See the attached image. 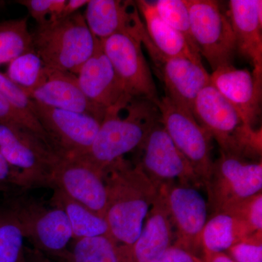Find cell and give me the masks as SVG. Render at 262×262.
Segmentation results:
<instances>
[{
  "instance_id": "obj_1",
  "label": "cell",
  "mask_w": 262,
  "mask_h": 262,
  "mask_svg": "<svg viewBox=\"0 0 262 262\" xmlns=\"http://www.w3.org/2000/svg\"><path fill=\"white\" fill-rule=\"evenodd\" d=\"M106 186L104 218L110 234L120 244L134 245L158 196L156 187L139 164L120 158L104 172Z\"/></svg>"
},
{
  "instance_id": "obj_2",
  "label": "cell",
  "mask_w": 262,
  "mask_h": 262,
  "mask_svg": "<svg viewBox=\"0 0 262 262\" xmlns=\"http://www.w3.org/2000/svg\"><path fill=\"white\" fill-rule=\"evenodd\" d=\"M160 119L156 103L144 98H133L126 107L108 108L89 152L80 157L105 172L124 155L139 149Z\"/></svg>"
},
{
  "instance_id": "obj_3",
  "label": "cell",
  "mask_w": 262,
  "mask_h": 262,
  "mask_svg": "<svg viewBox=\"0 0 262 262\" xmlns=\"http://www.w3.org/2000/svg\"><path fill=\"white\" fill-rule=\"evenodd\" d=\"M193 115L216 141L220 152L246 160H261V128H253L211 83L202 90Z\"/></svg>"
},
{
  "instance_id": "obj_4",
  "label": "cell",
  "mask_w": 262,
  "mask_h": 262,
  "mask_svg": "<svg viewBox=\"0 0 262 262\" xmlns=\"http://www.w3.org/2000/svg\"><path fill=\"white\" fill-rule=\"evenodd\" d=\"M32 38L34 51L46 67L75 75L92 56L98 42L80 13L38 26Z\"/></svg>"
},
{
  "instance_id": "obj_5",
  "label": "cell",
  "mask_w": 262,
  "mask_h": 262,
  "mask_svg": "<svg viewBox=\"0 0 262 262\" xmlns=\"http://www.w3.org/2000/svg\"><path fill=\"white\" fill-rule=\"evenodd\" d=\"M0 153L21 175L26 189H53V173L61 155L27 127L0 124Z\"/></svg>"
},
{
  "instance_id": "obj_6",
  "label": "cell",
  "mask_w": 262,
  "mask_h": 262,
  "mask_svg": "<svg viewBox=\"0 0 262 262\" xmlns=\"http://www.w3.org/2000/svg\"><path fill=\"white\" fill-rule=\"evenodd\" d=\"M211 213L223 211L261 192L262 163L221 152L213 161L205 187Z\"/></svg>"
},
{
  "instance_id": "obj_7",
  "label": "cell",
  "mask_w": 262,
  "mask_h": 262,
  "mask_svg": "<svg viewBox=\"0 0 262 262\" xmlns=\"http://www.w3.org/2000/svg\"><path fill=\"white\" fill-rule=\"evenodd\" d=\"M193 39L201 57L214 71L232 64L235 39L228 15L213 0H186Z\"/></svg>"
},
{
  "instance_id": "obj_8",
  "label": "cell",
  "mask_w": 262,
  "mask_h": 262,
  "mask_svg": "<svg viewBox=\"0 0 262 262\" xmlns=\"http://www.w3.org/2000/svg\"><path fill=\"white\" fill-rule=\"evenodd\" d=\"M21 225L24 237L34 249L58 258L68 248L72 237L68 217L60 207L47 206L30 198H20L12 203Z\"/></svg>"
},
{
  "instance_id": "obj_9",
  "label": "cell",
  "mask_w": 262,
  "mask_h": 262,
  "mask_svg": "<svg viewBox=\"0 0 262 262\" xmlns=\"http://www.w3.org/2000/svg\"><path fill=\"white\" fill-rule=\"evenodd\" d=\"M160 112V122L174 144L187 158L205 187L213 161L212 138L198 123L190 112L168 96L155 101Z\"/></svg>"
},
{
  "instance_id": "obj_10",
  "label": "cell",
  "mask_w": 262,
  "mask_h": 262,
  "mask_svg": "<svg viewBox=\"0 0 262 262\" xmlns=\"http://www.w3.org/2000/svg\"><path fill=\"white\" fill-rule=\"evenodd\" d=\"M32 112L51 145L65 156L87 154L103 121L88 114L50 107L34 101Z\"/></svg>"
},
{
  "instance_id": "obj_11",
  "label": "cell",
  "mask_w": 262,
  "mask_h": 262,
  "mask_svg": "<svg viewBox=\"0 0 262 262\" xmlns=\"http://www.w3.org/2000/svg\"><path fill=\"white\" fill-rule=\"evenodd\" d=\"M139 38L165 86L166 96L192 114L198 95L210 84V75L206 69L188 58L164 54L151 42L145 27Z\"/></svg>"
},
{
  "instance_id": "obj_12",
  "label": "cell",
  "mask_w": 262,
  "mask_h": 262,
  "mask_svg": "<svg viewBox=\"0 0 262 262\" xmlns=\"http://www.w3.org/2000/svg\"><path fill=\"white\" fill-rule=\"evenodd\" d=\"M174 230V246L196 256L203 253L202 233L208 220V204L196 188L169 182L160 186Z\"/></svg>"
},
{
  "instance_id": "obj_13",
  "label": "cell",
  "mask_w": 262,
  "mask_h": 262,
  "mask_svg": "<svg viewBox=\"0 0 262 262\" xmlns=\"http://www.w3.org/2000/svg\"><path fill=\"white\" fill-rule=\"evenodd\" d=\"M139 149L143 155L137 164L157 187L177 180L179 184L196 189L204 187L160 122L151 128Z\"/></svg>"
},
{
  "instance_id": "obj_14",
  "label": "cell",
  "mask_w": 262,
  "mask_h": 262,
  "mask_svg": "<svg viewBox=\"0 0 262 262\" xmlns=\"http://www.w3.org/2000/svg\"><path fill=\"white\" fill-rule=\"evenodd\" d=\"M101 42L126 94L155 102L159 97L139 36L117 33Z\"/></svg>"
},
{
  "instance_id": "obj_15",
  "label": "cell",
  "mask_w": 262,
  "mask_h": 262,
  "mask_svg": "<svg viewBox=\"0 0 262 262\" xmlns=\"http://www.w3.org/2000/svg\"><path fill=\"white\" fill-rule=\"evenodd\" d=\"M53 187L104 217L107 198L104 172L84 158L61 155L53 170Z\"/></svg>"
},
{
  "instance_id": "obj_16",
  "label": "cell",
  "mask_w": 262,
  "mask_h": 262,
  "mask_svg": "<svg viewBox=\"0 0 262 262\" xmlns=\"http://www.w3.org/2000/svg\"><path fill=\"white\" fill-rule=\"evenodd\" d=\"M77 77L86 97L105 111L117 106H126L133 99L125 92L100 40L92 56L81 67Z\"/></svg>"
},
{
  "instance_id": "obj_17",
  "label": "cell",
  "mask_w": 262,
  "mask_h": 262,
  "mask_svg": "<svg viewBox=\"0 0 262 262\" xmlns=\"http://www.w3.org/2000/svg\"><path fill=\"white\" fill-rule=\"evenodd\" d=\"M29 99L50 107L88 114L103 120L106 111L86 97L77 75L47 68L36 87L25 91Z\"/></svg>"
},
{
  "instance_id": "obj_18",
  "label": "cell",
  "mask_w": 262,
  "mask_h": 262,
  "mask_svg": "<svg viewBox=\"0 0 262 262\" xmlns=\"http://www.w3.org/2000/svg\"><path fill=\"white\" fill-rule=\"evenodd\" d=\"M262 77L232 64L222 66L210 75V83L256 128L261 115Z\"/></svg>"
},
{
  "instance_id": "obj_19",
  "label": "cell",
  "mask_w": 262,
  "mask_h": 262,
  "mask_svg": "<svg viewBox=\"0 0 262 262\" xmlns=\"http://www.w3.org/2000/svg\"><path fill=\"white\" fill-rule=\"evenodd\" d=\"M228 5L236 51L253 65V75L262 76V1L231 0Z\"/></svg>"
},
{
  "instance_id": "obj_20",
  "label": "cell",
  "mask_w": 262,
  "mask_h": 262,
  "mask_svg": "<svg viewBox=\"0 0 262 262\" xmlns=\"http://www.w3.org/2000/svg\"><path fill=\"white\" fill-rule=\"evenodd\" d=\"M84 20L98 40L117 33L139 36L144 27L136 2L121 0H89Z\"/></svg>"
},
{
  "instance_id": "obj_21",
  "label": "cell",
  "mask_w": 262,
  "mask_h": 262,
  "mask_svg": "<svg viewBox=\"0 0 262 262\" xmlns=\"http://www.w3.org/2000/svg\"><path fill=\"white\" fill-rule=\"evenodd\" d=\"M145 221L140 235L133 245L134 262L156 261L175 239L173 225L160 190Z\"/></svg>"
},
{
  "instance_id": "obj_22",
  "label": "cell",
  "mask_w": 262,
  "mask_h": 262,
  "mask_svg": "<svg viewBox=\"0 0 262 262\" xmlns=\"http://www.w3.org/2000/svg\"><path fill=\"white\" fill-rule=\"evenodd\" d=\"M136 5L146 33L155 47L166 56L182 57L203 65L202 57L191 50L182 34L164 21L157 12L154 3L139 0L136 1Z\"/></svg>"
},
{
  "instance_id": "obj_23",
  "label": "cell",
  "mask_w": 262,
  "mask_h": 262,
  "mask_svg": "<svg viewBox=\"0 0 262 262\" xmlns=\"http://www.w3.org/2000/svg\"><path fill=\"white\" fill-rule=\"evenodd\" d=\"M60 262H134V246L120 244L110 235L73 239Z\"/></svg>"
},
{
  "instance_id": "obj_24",
  "label": "cell",
  "mask_w": 262,
  "mask_h": 262,
  "mask_svg": "<svg viewBox=\"0 0 262 262\" xmlns=\"http://www.w3.org/2000/svg\"><path fill=\"white\" fill-rule=\"evenodd\" d=\"M254 233L237 215L228 211L212 213L202 233L203 251L225 252L250 234Z\"/></svg>"
},
{
  "instance_id": "obj_25",
  "label": "cell",
  "mask_w": 262,
  "mask_h": 262,
  "mask_svg": "<svg viewBox=\"0 0 262 262\" xmlns=\"http://www.w3.org/2000/svg\"><path fill=\"white\" fill-rule=\"evenodd\" d=\"M53 191L51 204L60 207L64 211L70 222L73 239L100 235L112 236L104 217L71 199L61 191L58 189Z\"/></svg>"
},
{
  "instance_id": "obj_26",
  "label": "cell",
  "mask_w": 262,
  "mask_h": 262,
  "mask_svg": "<svg viewBox=\"0 0 262 262\" xmlns=\"http://www.w3.org/2000/svg\"><path fill=\"white\" fill-rule=\"evenodd\" d=\"M32 51V34L29 30L27 17L0 23V65L9 63Z\"/></svg>"
},
{
  "instance_id": "obj_27",
  "label": "cell",
  "mask_w": 262,
  "mask_h": 262,
  "mask_svg": "<svg viewBox=\"0 0 262 262\" xmlns=\"http://www.w3.org/2000/svg\"><path fill=\"white\" fill-rule=\"evenodd\" d=\"M21 225L11 208L0 213V262H24L25 246Z\"/></svg>"
},
{
  "instance_id": "obj_28",
  "label": "cell",
  "mask_w": 262,
  "mask_h": 262,
  "mask_svg": "<svg viewBox=\"0 0 262 262\" xmlns=\"http://www.w3.org/2000/svg\"><path fill=\"white\" fill-rule=\"evenodd\" d=\"M46 68L42 58L32 51L10 62L6 75L25 92L37 85Z\"/></svg>"
},
{
  "instance_id": "obj_29",
  "label": "cell",
  "mask_w": 262,
  "mask_h": 262,
  "mask_svg": "<svg viewBox=\"0 0 262 262\" xmlns=\"http://www.w3.org/2000/svg\"><path fill=\"white\" fill-rule=\"evenodd\" d=\"M154 5L164 21L182 34L191 50L198 56H201L193 39L186 0H158Z\"/></svg>"
},
{
  "instance_id": "obj_30",
  "label": "cell",
  "mask_w": 262,
  "mask_h": 262,
  "mask_svg": "<svg viewBox=\"0 0 262 262\" xmlns=\"http://www.w3.org/2000/svg\"><path fill=\"white\" fill-rule=\"evenodd\" d=\"M17 3L27 8L38 26H43L62 18L67 0H20Z\"/></svg>"
},
{
  "instance_id": "obj_31",
  "label": "cell",
  "mask_w": 262,
  "mask_h": 262,
  "mask_svg": "<svg viewBox=\"0 0 262 262\" xmlns=\"http://www.w3.org/2000/svg\"><path fill=\"white\" fill-rule=\"evenodd\" d=\"M245 221L253 232L262 231V194L257 193L229 207L225 211Z\"/></svg>"
},
{
  "instance_id": "obj_32",
  "label": "cell",
  "mask_w": 262,
  "mask_h": 262,
  "mask_svg": "<svg viewBox=\"0 0 262 262\" xmlns=\"http://www.w3.org/2000/svg\"><path fill=\"white\" fill-rule=\"evenodd\" d=\"M225 253L235 262H262V231L250 234Z\"/></svg>"
},
{
  "instance_id": "obj_33",
  "label": "cell",
  "mask_w": 262,
  "mask_h": 262,
  "mask_svg": "<svg viewBox=\"0 0 262 262\" xmlns=\"http://www.w3.org/2000/svg\"><path fill=\"white\" fill-rule=\"evenodd\" d=\"M0 124L27 127L50 143L47 134L37 119L27 116L0 96ZM51 144V143H50Z\"/></svg>"
},
{
  "instance_id": "obj_34",
  "label": "cell",
  "mask_w": 262,
  "mask_h": 262,
  "mask_svg": "<svg viewBox=\"0 0 262 262\" xmlns=\"http://www.w3.org/2000/svg\"><path fill=\"white\" fill-rule=\"evenodd\" d=\"M0 96L27 116L35 118L33 115L32 100L29 99L23 90L18 87L13 81L10 80L8 76L1 72H0Z\"/></svg>"
},
{
  "instance_id": "obj_35",
  "label": "cell",
  "mask_w": 262,
  "mask_h": 262,
  "mask_svg": "<svg viewBox=\"0 0 262 262\" xmlns=\"http://www.w3.org/2000/svg\"><path fill=\"white\" fill-rule=\"evenodd\" d=\"M14 189H27L20 172L12 167L0 153V192H9Z\"/></svg>"
},
{
  "instance_id": "obj_36",
  "label": "cell",
  "mask_w": 262,
  "mask_h": 262,
  "mask_svg": "<svg viewBox=\"0 0 262 262\" xmlns=\"http://www.w3.org/2000/svg\"><path fill=\"white\" fill-rule=\"evenodd\" d=\"M154 262H203L201 257L172 245Z\"/></svg>"
},
{
  "instance_id": "obj_37",
  "label": "cell",
  "mask_w": 262,
  "mask_h": 262,
  "mask_svg": "<svg viewBox=\"0 0 262 262\" xmlns=\"http://www.w3.org/2000/svg\"><path fill=\"white\" fill-rule=\"evenodd\" d=\"M89 2V0H69V1L67 0V3L63 8V13H62V18L70 16V15L77 13V10L80 9L84 5H87Z\"/></svg>"
},
{
  "instance_id": "obj_38",
  "label": "cell",
  "mask_w": 262,
  "mask_h": 262,
  "mask_svg": "<svg viewBox=\"0 0 262 262\" xmlns=\"http://www.w3.org/2000/svg\"><path fill=\"white\" fill-rule=\"evenodd\" d=\"M201 258L203 262H235L225 252L213 253L203 251Z\"/></svg>"
},
{
  "instance_id": "obj_39",
  "label": "cell",
  "mask_w": 262,
  "mask_h": 262,
  "mask_svg": "<svg viewBox=\"0 0 262 262\" xmlns=\"http://www.w3.org/2000/svg\"><path fill=\"white\" fill-rule=\"evenodd\" d=\"M24 262H53L48 256L40 251L25 247V258Z\"/></svg>"
}]
</instances>
